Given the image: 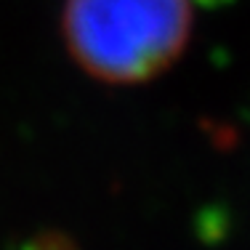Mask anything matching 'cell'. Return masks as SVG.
Segmentation results:
<instances>
[{"label":"cell","mask_w":250,"mask_h":250,"mask_svg":"<svg viewBox=\"0 0 250 250\" xmlns=\"http://www.w3.org/2000/svg\"><path fill=\"white\" fill-rule=\"evenodd\" d=\"M62 35L88 77L139 85L170 69L192 38L189 0H64Z\"/></svg>","instance_id":"6da1fadb"},{"label":"cell","mask_w":250,"mask_h":250,"mask_svg":"<svg viewBox=\"0 0 250 250\" xmlns=\"http://www.w3.org/2000/svg\"><path fill=\"white\" fill-rule=\"evenodd\" d=\"M197 3H202V5H224V3H229V0H197Z\"/></svg>","instance_id":"7a4b0ae2"}]
</instances>
